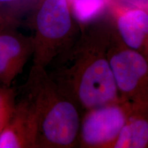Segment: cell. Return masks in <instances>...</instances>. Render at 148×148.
I'll use <instances>...</instances> for the list:
<instances>
[{
	"label": "cell",
	"mask_w": 148,
	"mask_h": 148,
	"mask_svg": "<svg viewBox=\"0 0 148 148\" xmlns=\"http://www.w3.org/2000/svg\"><path fill=\"white\" fill-rule=\"evenodd\" d=\"M16 103V95L10 86H0V134L10 120Z\"/></svg>",
	"instance_id": "cell-11"
},
{
	"label": "cell",
	"mask_w": 148,
	"mask_h": 148,
	"mask_svg": "<svg viewBox=\"0 0 148 148\" xmlns=\"http://www.w3.org/2000/svg\"><path fill=\"white\" fill-rule=\"evenodd\" d=\"M32 53V36L16 32L12 25L0 28V86H10Z\"/></svg>",
	"instance_id": "cell-6"
},
{
	"label": "cell",
	"mask_w": 148,
	"mask_h": 148,
	"mask_svg": "<svg viewBox=\"0 0 148 148\" xmlns=\"http://www.w3.org/2000/svg\"><path fill=\"white\" fill-rule=\"evenodd\" d=\"M23 96L36 115V148L77 146L80 110L60 91L45 68L33 64Z\"/></svg>",
	"instance_id": "cell-2"
},
{
	"label": "cell",
	"mask_w": 148,
	"mask_h": 148,
	"mask_svg": "<svg viewBox=\"0 0 148 148\" xmlns=\"http://www.w3.org/2000/svg\"><path fill=\"white\" fill-rule=\"evenodd\" d=\"M132 112L121 101L86 110L81 116L77 146L112 148Z\"/></svg>",
	"instance_id": "cell-5"
},
{
	"label": "cell",
	"mask_w": 148,
	"mask_h": 148,
	"mask_svg": "<svg viewBox=\"0 0 148 148\" xmlns=\"http://www.w3.org/2000/svg\"><path fill=\"white\" fill-rule=\"evenodd\" d=\"M112 31L101 25H86L48 72L80 111L120 101L108 58Z\"/></svg>",
	"instance_id": "cell-1"
},
{
	"label": "cell",
	"mask_w": 148,
	"mask_h": 148,
	"mask_svg": "<svg viewBox=\"0 0 148 148\" xmlns=\"http://www.w3.org/2000/svg\"><path fill=\"white\" fill-rule=\"evenodd\" d=\"M69 0H38L32 18L33 64L45 68L77 39Z\"/></svg>",
	"instance_id": "cell-3"
},
{
	"label": "cell",
	"mask_w": 148,
	"mask_h": 148,
	"mask_svg": "<svg viewBox=\"0 0 148 148\" xmlns=\"http://www.w3.org/2000/svg\"><path fill=\"white\" fill-rule=\"evenodd\" d=\"M16 0H0V3H11L14 2Z\"/></svg>",
	"instance_id": "cell-13"
},
{
	"label": "cell",
	"mask_w": 148,
	"mask_h": 148,
	"mask_svg": "<svg viewBox=\"0 0 148 148\" xmlns=\"http://www.w3.org/2000/svg\"><path fill=\"white\" fill-rule=\"evenodd\" d=\"M10 25H13L12 19L0 10V27L8 26Z\"/></svg>",
	"instance_id": "cell-12"
},
{
	"label": "cell",
	"mask_w": 148,
	"mask_h": 148,
	"mask_svg": "<svg viewBox=\"0 0 148 148\" xmlns=\"http://www.w3.org/2000/svg\"><path fill=\"white\" fill-rule=\"evenodd\" d=\"M70 3L75 20L87 25L103 12L108 0H73Z\"/></svg>",
	"instance_id": "cell-10"
},
{
	"label": "cell",
	"mask_w": 148,
	"mask_h": 148,
	"mask_svg": "<svg viewBox=\"0 0 148 148\" xmlns=\"http://www.w3.org/2000/svg\"><path fill=\"white\" fill-rule=\"evenodd\" d=\"M0 28H1V27H0Z\"/></svg>",
	"instance_id": "cell-14"
},
{
	"label": "cell",
	"mask_w": 148,
	"mask_h": 148,
	"mask_svg": "<svg viewBox=\"0 0 148 148\" xmlns=\"http://www.w3.org/2000/svg\"><path fill=\"white\" fill-rule=\"evenodd\" d=\"M112 148H148V110L130 114Z\"/></svg>",
	"instance_id": "cell-9"
},
{
	"label": "cell",
	"mask_w": 148,
	"mask_h": 148,
	"mask_svg": "<svg viewBox=\"0 0 148 148\" xmlns=\"http://www.w3.org/2000/svg\"><path fill=\"white\" fill-rule=\"evenodd\" d=\"M115 30L127 47L148 59V13L140 8L120 11L116 15Z\"/></svg>",
	"instance_id": "cell-8"
},
{
	"label": "cell",
	"mask_w": 148,
	"mask_h": 148,
	"mask_svg": "<svg viewBox=\"0 0 148 148\" xmlns=\"http://www.w3.org/2000/svg\"><path fill=\"white\" fill-rule=\"evenodd\" d=\"M36 118L25 97L16 102L13 112L0 134V148H36Z\"/></svg>",
	"instance_id": "cell-7"
},
{
	"label": "cell",
	"mask_w": 148,
	"mask_h": 148,
	"mask_svg": "<svg viewBox=\"0 0 148 148\" xmlns=\"http://www.w3.org/2000/svg\"><path fill=\"white\" fill-rule=\"evenodd\" d=\"M108 58L119 100L132 112L148 110V59L122 42L112 31Z\"/></svg>",
	"instance_id": "cell-4"
}]
</instances>
